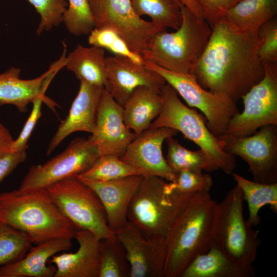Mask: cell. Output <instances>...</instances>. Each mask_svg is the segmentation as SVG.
I'll use <instances>...</instances> for the list:
<instances>
[{
	"label": "cell",
	"mask_w": 277,
	"mask_h": 277,
	"mask_svg": "<svg viewBox=\"0 0 277 277\" xmlns=\"http://www.w3.org/2000/svg\"><path fill=\"white\" fill-rule=\"evenodd\" d=\"M105 63L108 82L106 90L122 107L136 88L146 86L161 90L167 83L155 71L125 56H108Z\"/></svg>",
	"instance_id": "e0dca14e"
},
{
	"label": "cell",
	"mask_w": 277,
	"mask_h": 277,
	"mask_svg": "<svg viewBox=\"0 0 277 277\" xmlns=\"http://www.w3.org/2000/svg\"><path fill=\"white\" fill-rule=\"evenodd\" d=\"M100 155L97 147L88 138L76 137L61 153L43 164L32 166L17 190L25 193L46 189L59 181L77 177Z\"/></svg>",
	"instance_id": "30bf717a"
},
{
	"label": "cell",
	"mask_w": 277,
	"mask_h": 277,
	"mask_svg": "<svg viewBox=\"0 0 277 277\" xmlns=\"http://www.w3.org/2000/svg\"><path fill=\"white\" fill-rule=\"evenodd\" d=\"M276 14L277 0H241L223 17L239 29L254 31Z\"/></svg>",
	"instance_id": "484cf974"
},
{
	"label": "cell",
	"mask_w": 277,
	"mask_h": 277,
	"mask_svg": "<svg viewBox=\"0 0 277 277\" xmlns=\"http://www.w3.org/2000/svg\"><path fill=\"white\" fill-rule=\"evenodd\" d=\"M42 103H45L53 111H55V107L58 105L48 97L41 96L37 98L32 103L33 108L25 124L19 135L16 140H14L11 147L10 151L15 152L28 148L27 143L32 132L40 118Z\"/></svg>",
	"instance_id": "74e56055"
},
{
	"label": "cell",
	"mask_w": 277,
	"mask_h": 277,
	"mask_svg": "<svg viewBox=\"0 0 277 277\" xmlns=\"http://www.w3.org/2000/svg\"><path fill=\"white\" fill-rule=\"evenodd\" d=\"M63 16L68 31L75 36L87 35L94 28V21L88 0H68Z\"/></svg>",
	"instance_id": "d6a6232c"
},
{
	"label": "cell",
	"mask_w": 277,
	"mask_h": 277,
	"mask_svg": "<svg viewBox=\"0 0 277 277\" xmlns=\"http://www.w3.org/2000/svg\"><path fill=\"white\" fill-rule=\"evenodd\" d=\"M77 177L96 194L104 207L108 226L115 234L128 222L130 203L143 176L136 174L108 181Z\"/></svg>",
	"instance_id": "ac0fdd59"
},
{
	"label": "cell",
	"mask_w": 277,
	"mask_h": 277,
	"mask_svg": "<svg viewBox=\"0 0 277 277\" xmlns=\"http://www.w3.org/2000/svg\"><path fill=\"white\" fill-rule=\"evenodd\" d=\"M41 16L36 29L38 35L44 31H49L63 22V16L68 3L66 0H28Z\"/></svg>",
	"instance_id": "d590c367"
},
{
	"label": "cell",
	"mask_w": 277,
	"mask_h": 277,
	"mask_svg": "<svg viewBox=\"0 0 277 277\" xmlns=\"http://www.w3.org/2000/svg\"><path fill=\"white\" fill-rule=\"evenodd\" d=\"M131 3L138 16H149L158 27L176 30L181 24L182 3L179 0H131Z\"/></svg>",
	"instance_id": "83f0119b"
},
{
	"label": "cell",
	"mask_w": 277,
	"mask_h": 277,
	"mask_svg": "<svg viewBox=\"0 0 277 277\" xmlns=\"http://www.w3.org/2000/svg\"><path fill=\"white\" fill-rule=\"evenodd\" d=\"M89 34L88 41L90 45L106 49L115 55L125 56L136 63L143 64V58L132 51L125 41L114 30L94 28Z\"/></svg>",
	"instance_id": "836d02e7"
},
{
	"label": "cell",
	"mask_w": 277,
	"mask_h": 277,
	"mask_svg": "<svg viewBox=\"0 0 277 277\" xmlns=\"http://www.w3.org/2000/svg\"><path fill=\"white\" fill-rule=\"evenodd\" d=\"M0 223L23 231L35 245L55 238H74L79 229L63 215L46 189L0 194Z\"/></svg>",
	"instance_id": "3957f363"
},
{
	"label": "cell",
	"mask_w": 277,
	"mask_h": 277,
	"mask_svg": "<svg viewBox=\"0 0 277 277\" xmlns=\"http://www.w3.org/2000/svg\"><path fill=\"white\" fill-rule=\"evenodd\" d=\"M216 204L210 192L195 193L174 220L165 237L164 277H181L190 263L208 250Z\"/></svg>",
	"instance_id": "7a4b0ae2"
},
{
	"label": "cell",
	"mask_w": 277,
	"mask_h": 277,
	"mask_svg": "<svg viewBox=\"0 0 277 277\" xmlns=\"http://www.w3.org/2000/svg\"><path fill=\"white\" fill-rule=\"evenodd\" d=\"M168 146L166 161L176 174L182 170L201 173L203 170L211 172L215 169L204 152L200 149L191 151L181 145L173 136L166 139Z\"/></svg>",
	"instance_id": "f546056e"
},
{
	"label": "cell",
	"mask_w": 277,
	"mask_h": 277,
	"mask_svg": "<svg viewBox=\"0 0 277 277\" xmlns=\"http://www.w3.org/2000/svg\"><path fill=\"white\" fill-rule=\"evenodd\" d=\"M256 274L252 264L233 259L212 240L208 250L196 256L181 277H253Z\"/></svg>",
	"instance_id": "603a6c76"
},
{
	"label": "cell",
	"mask_w": 277,
	"mask_h": 277,
	"mask_svg": "<svg viewBox=\"0 0 277 277\" xmlns=\"http://www.w3.org/2000/svg\"><path fill=\"white\" fill-rule=\"evenodd\" d=\"M123 111V107L104 88L98 106L95 127L88 137L101 155L121 156L136 136L126 125Z\"/></svg>",
	"instance_id": "2e32d148"
},
{
	"label": "cell",
	"mask_w": 277,
	"mask_h": 277,
	"mask_svg": "<svg viewBox=\"0 0 277 277\" xmlns=\"http://www.w3.org/2000/svg\"><path fill=\"white\" fill-rule=\"evenodd\" d=\"M105 49L97 46L84 47L78 45L69 53L65 67L80 80L106 89L108 82L106 69Z\"/></svg>",
	"instance_id": "d4e9b609"
},
{
	"label": "cell",
	"mask_w": 277,
	"mask_h": 277,
	"mask_svg": "<svg viewBox=\"0 0 277 277\" xmlns=\"http://www.w3.org/2000/svg\"><path fill=\"white\" fill-rule=\"evenodd\" d=\"M27 149L8 151L0 155V183L27 158Z\"/></svg>",
	"instance_id": "ab89813d"
},
{
	"label": "cell",
	"mask_w": 277,
	"mask_h": 277,
	"mask_svg": "<svg viewBox=\"0 0 277 277\" xmlns=\"http://www.w3.org/2000/svg\"><path fill=\"white\" fill-rule=\"evenodd\" d=\"M243 192L238 185L217 203L213 221V240L231 258L244 264L255 261L261 241L259 231L245 220Z\"/></svg>",
	"instance_id": "52a82bcc"
},
{
	"label": "cell",
	"mask_w": 277,
	"mask_h": 277,
	"mask_svg": "<svg viewBox=\"0 0 277 277\" xmlns=\"http://www.w3.org/2000/svg\"><path fill=\"white\" fill-rule=\"evenodd\" d=\"M104 88L80 81L77 95L72 102L69 113L59 125L51 139L46 154L50 155L68 136L77 131L92 133L94 130L98 106Z\"/></svg>",
	"instance_id": "ffe728a7"
},
{
	"label": "cell",
	"mask_w": 277,
	"mask_h": 277,
	"mask_svg": "<svg viewBox=\"0 0 277 277\" xmlns=\"http://www.w3.org/2000/svg\"><path fill=\"white\" fill-rule=\"evenodd\" d=\"M213 180L208 173L182 170L175 174L173 181L166 182L165 188L169 191L182 193L210 192Z\"/></svg>",
	"instance_id": "e575fe53"
},
{
	"label": "cell",
	"mask_w": 277,
	"mask_h": 277,
	"mask_svg": "<svg viewBox=\"0 0 277 277\" xmlns=\"http://www.w3.org/2000/svg\"><path fill=\"white\" fill-rule=\"evenodd\" d=\"M46 190L61 213L79 229L89 230L99 240L115 236L100 199L77 177L59 181Z\"/></svg>",
	"instance_id": "ba28073f"
},
{
	"label": "cell",
	"mask_w": 277,
	"mask_h": 277,
	"mask_svg": "<svg viewBox=\"0 0 277 277\" xmlns=\"http://www.w3.org/2000/svg\"><path fill=\"white\" fill-rule=\"evenodd\" d=\"M257 32L239 29L224 17L215 22L193 72L198 83L236 103L265 74Z\"/></svg>",
	"instance_id": "6da1fadb"
},
{
	"label": "cell",
	"mask_w": 277,
	"mask_h": 277,
	"mask_svg": "<svg viewBox=\"0 0 277 277\" xmlns=\"http://www.w3.org/2000/svg\"><path fill=\"white\" fill-rule=\"evenodd\" d=\"M136 174L140 175L120 156L107 154L100 155L89 168L79 176L96 181H108Z\"/></svg>",
	"instance_id": "1f68e13d"
},
{
	"label": "cell",
	"mask_w": 277,
	"mask_h": 277,
	"mask_svg": "<svg viewBox=\"0 0 277 277\" xmlns=\"http://www.w3.org/2000/svg\"><path fill=\"white\" fill-rule=\"evenodd\" d=\"M88 2L94 28L114 30L132 51L141 56L151 39L165 30L138 16L132 7L131 0H88Z\"/></svg>",
	"instance_id": "7c38bea8"
},
{
	"label": "cell",
	"mask_w": 277,
	"mask_h": 277,
	"mask_svg": "<svg viewBox=\"0 0 277 277\" xmlns=\"http://www.w3.org/2000/svg\"><path fill=\"white\" fill-rule=\"evenodd\" d=\"M259 129L248 136L224 134L217 138L223 141L225 151L248 164L253 181L277 183V125H267Z\"/></svg>",
	"instance_id": "4fadbf2b"
},
{
	"label": "cell",
	"mask_w": 277,
	"mask_h": 277,
	"mask_svg": "<svg viewBox=\"0 0 277 277\" xmlns=\"http://www.w3.org/2000/svg\"><path fill=\"white\" fill-rule=\"evenodd\" d=\"M13 141L9 130L0 122V155L10 151Z\"/></svg>",
	"instance_id": "60d3db41"
},
{
	"label": "cell",
	"mask_w": 277,
	"mask_h": 277,
	"mask_svg": "<svg viewBox=\"0 0 277 277\" xmlns=\"http://www.w3.org/2000/svg\"><path fill=\"white\" fill-rule=\"evenodd\" d=\"M32 244L30 236L25 232L0 223V266L22 259Z\"/></svg>",
	"instance_id": "4dcf8cb0"
},
{
	"label": "cell",
	"mask_w": 277,
	"mask_h": 277,
	"mask_svg": "<svg viewBox=\"0 0 277 277\" xmlns=\"http://www.w3.org/2000/svg\"><path fill=\"white\" fill-rule=\"evenodd\" d=\"M177 132L168 127H149L136 135L120 157L143 177L157 176L171 182L175 174L163 156L162 145Z\"/></svg>",
	"instance_id": "5bb4252c"
},
{
	"label": "cell",
	"mask_w": 277,
	"mask_h": 277,
	"mask_svg": "<svg viewBox=\"0 0 277 277\" xmlns=\"http://www.w3.org/2000/svg\"><path fill=\"white\" fill-rule=\"evenodd\" d=\"M258 54L263 63L277 62V19L275 17L262 25L257 32Z\"/></svg>",
	"instance_id": "8d00e7d4"
},
{
	"label": "cell",
	"mask_w": 277,
	"mask_h": 277,
	"mask_svg": "<svg viewBox=\"0 0 277 277\" xmlns=\"http://www.w3.org/2000/svg\"><path fill=\"white\" fill-rule=\"evenodd\" d=\"M115 234L125 250L129 277H164L165 238H147L128 221Z\"/></svg>",
	"instance_id": "9a60e30c"
},
{
	"label": "cell",
	"mask_w": 277,
	"mask_h": 277,
	"mask_svg": "<svg viewBox=\"0 0 277 277\" xmlns=\"http://www.w3.org/2000/svg\"><path fill=\"white\" fill-rule=\"evenodd\" d=\"M66 49L57 61L41 76L30 80L20 78L19 68L11 67L0 73V106L10 104L21 112L27 110L28 105L37 98L45 96V92L55 74L65 67Z\"/></svg>",
	"instance_id": "d6986e66"
},
{
	"label": "cell",
	"mask_w": 277,
	"mask_h": 277,
	"mask_svg": "<svg viewBox=\"0 0 277 277\" xmlns=\"http://www.w3.org/2000/svg\"><path fill=\"white\" fill-rule=\"evenodd\" d=\"M99 277H129L130 267L116 235L100 240Z\"/></svg>",
	"instance_id": "f1b7e54d"
},
{
	"label": "cell",
	"mask_w": 277,
	"mask_h": 277,
	"mask_svg": "<svg viewBox=\"0 0 277 277\" xmlns=\"http://www.w3.org/2000/svg\"><path fill=\"white\" fill-rule=\"evenodd\" d=\"M200 5L205 21L211 28L226 12L241 0H196Z\"/></svg>",
	"instance_id": "f35d334b"
},
{
	"label": "cell",
	"mask_w": 277,
	"mask_h": 277,
	"mask_svg": "<svg viewBox=\"0 0 277 277\" xmlns=\"http://www.w3.org/2000/svg\"><path fill=\"white\" fill-rule=\"evenodd\" d=\"M161 94V111L150 127H168L181 132L204 152L215 170L233 173L236 166L235 156L224 150L223 141L209 130L202 115L182 103L169 84L164 86Z\"/></svg>",
	"instance_id": "8992f818"
},
{
	"label": "cell",
	"mask_w": 277,
	"mask_h": 277,
	"mask_svg": "<svg viewBox=\"0 0 277 277\" xmlns=\"http://www.w3.org/2000/svg\"><path fill=\"white\" fill-rule=\"evenodd\" d=\"M182 23L172 32L166 29L156 34L143 51L144 60L173 72L193 74L194 67L209 39L211 28L183 4Z\"/></svg>",
	"instance_id": "277c9868"
},
{
	"label": "cell",
	"mask_w": 277,
	"mask_h": 277,
	"mask_svg": "<svg viewBox=\"0 0 277 277\" xmlns=\"http://www.w3.org/2000/svg\"><path fill=\"white\" fill-rule=\"evenodd\" d=\"M74 239L79 245L75 252L51 257L56 268L54 277H99L100 240L83 229L76 231Z\"/></svg>",
	"instance_id": "44dd1931"
},
{
	"label": "cell",
	"mask_w": 277,
	"mask_h": 277,
	"mask_svg": "<svg viewBox=\"0 0 277 277\" xmlns=\"http://www.w3.org/2000/svg\"><path fill=\"white\" fill-rule=\"evenodd\" d=\"M166 182L143 177L129 206L128 221L147 238H164L194 193L168 191Z\"/></svg>",
	"instance_id": "5b68a950"
},
{
	"label": "cell",
	"mask_w": 277,
	"mask_h": 277,
	"mask_svg": "<svg viewBox=\"0 0 277 277\" xmlns=\"http://www.w3.org/2000/svg\"><path fill=\"white\" fill-rule=\"evenodd\" d=\"M263 63L264 77L242 96L244 110L231 118L225 134L248 136L264 126L277 125V64Z\"/></svg>",
	"instance_id": "8fae6325"
},
{
	"label": "cell",
	"mask_w": 277,
	"mask_h": 277,
	"mask_svg": "<svg viewBox=\"0 0 277 277\" xmlns=\"http://www.w3.org/2000/svg\"><path fill=\"white\" fill-rule=\"evenodd\" d=\"M71 239L55 238L31 247L18 261L0 267V277H53L54 266H47L48 260L56 253L72 246Z\"/></svg>",
	"instance_id": "7402d4cb"
},
{
	"label": "cell",
	"mask_w": 277,
	"mask_h": 277,
	"mask_svg": "<svg viewBox=\"0 0 277 277\" xmlns=\"http://www.w3.org/2000/svg\"><path fill=\"white\" fill-rule=\"evenodd\" d=\"M163 104L161 90L146 86L136 88L123 106L126 125L136 135L140 134L158 116Z\"/></svg>",
	"instance_id": "cb8c5ba5"
},
{
	"label": "cell",
	"mask_w": 277,
	"mask_h": 277,
	"mask_svg": "<svg viewBox=\"0 0 277 277\" xmlns=\"http://www.w3.org/2000/svg\"><path fill=\"white\" fill-rule=\"evenodd\" d=\"M232 175L243 192L244 201L247 203L249 215L246 221L250 226L260 224L261 217L259 212L266 205H269L271 210L277 213V183H258L235 173Z\"/></svg>",
	"instance_id": "4316f807"
},
{
	"label": "cell",
	"mask_w": 277,
	"mask_h": 277,
	"mask_svg": "<svg viewBox=\"0 0 277 277\" xmlns=\"http://www.w3.org/2000/svg\"><path fill=\"white\" fill-rule=\"evenodd\" d=\"M188 8L197 18L205 19L203 10L196 0H179Z\"/></svg>",
	"instance_id": "b9f144b4"
},
{
	"label": "cell",
	"mask_w": 277,
	"mask_h": 277,
	"mask_svg": "<svg viewBox=\"0 0 277 277\" xmlns=\"http://www.w3.org/2000/svg\"><path fill=\"white\" fill-rule=\"evenodd\" d=\"M143 64L161 75L188 105L201 111L208 129L217 137L225 134L231 118L240 112L236 103L225 95L204 89L193 74L169 71L146 60Z\"/></svg>",
	"instance_id": "9c48e42d"
}]
</instances>
